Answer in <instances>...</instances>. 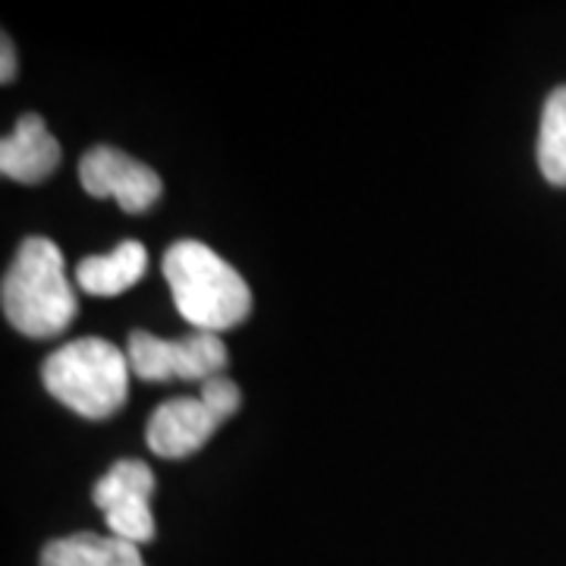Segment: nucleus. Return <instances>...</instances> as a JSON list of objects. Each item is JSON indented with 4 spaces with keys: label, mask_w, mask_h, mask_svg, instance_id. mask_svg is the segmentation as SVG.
Masks as SVG:
<instances>
[{
    "label": "nucleus",
    "mask_w": 566,
    "mask_h": 566,
    "mask_svg": "<svg viewBox=\"0 0 566 566\" xmlns=\"http://www.w3.org/2000/svg\"><path fill=\"white\" fill-rule=\"evenodd\" d=\"M202 400L208 403V409L218 416V419H230L240 403H243V397H240V387L233 385V381H227V378H211V381H205L202 387Z\"/></svg>",
    "instance_id": "nucleus-12"
},
{
    "label": "nucleus",
    "mask_w": 566,
    "mask_h": 566,
    "mask_svg": "<svg viewBox=\"0 0 566 566\" xmlns=\"http://www.w3.org/2000/svg\"><path fill=\"white\" fill-rule=\"evenodd\" d=\"M3 315L20 334L48 340L76 318V293L66 281L63 252L48 237H29L20 245L0 286Z\"/></svg>",
    "instance_id": "nucleus-1"
},
{
    "label": "nucleus",
    "mask_w": 566,
    "mask_h": 566,
    "mask_svg": "<svg viewBox=\"0 0 566 566\" xmlns=\"http://www.w3.org/2000/svg\"><path fill=\"white\" fill-rule=\"evenodd\" d=\"M129 359L102 337H82L48 356L41 381L54 400L85 419L114 416L129 394Z\"/></svg>",
    "instance_id": "nucleus-3"
},
{
    "label": "nucleus",
    "mask_w": 566,
    "mask_h": 566,
    "mask_svg": "<svg viewBox=\"0 0 566 566\" xmlns=\"http://www.w3.org/2000/svg\"><path fill=\"white\" fill-rule=\"evenodd\" d=\"M82 189L95 199H114L126 214H142L161 199V177L120 148L98 145L82 155Z\"/></svg>",
    "instance_id": "nucleus-6"
},
{
    "label": "nucleus",
    "mask_w": 566,
    "mask_h": 566,
    "mask_svg": "<svg viewBox=\"0 0 566 566\" xmlns=\"http://www.w3.org/2000/svg\"><path fill=\"white\" fill-rule=\"evenodd\" d=\"M57 164L61 145L39 114H22L17 129L0 142V174L10 180L32 186L48 180L57 170Z\"/></svg>",
    "instance_id": "nucleus-8"
},
{
    "label": "nucleus",
    "mask_w": 566,
    "mask_h": 566,
    "mask_svg": "<svg viewBox=\"0 0 566 566\" xmlns=\"http://www.w3.org/2000/svg\"><path fill=\"white\" fill-rule=\"evenodd\" d=\"M151 491H155V475L145 463L120 460L111 465V472L92 491L95 504L104 510L111 535L133 545H145L155 538V516L148 506Z\"/></svg>",
    "instance_id": "nucleus-5"
},
{
    "label": "nucleus",
    "mask_w": 566,
    "mask_h": 566,
    "mask_svg": "<svg viewBox=\"0 0 566 566\" xmlns=\"http://www.w3.org/2000/svg\"><path fill=\"white\" fill-rule=\"evenodd\" d=\"M218 424L221 419L208 409L202 397H177L151 412L145 438H148V450L155 457L182 460V457L202 450Z\"/></svg>",
    "instance_id": "nucleus-7"
},
{
    "label": "nucleus",
    "mask_w": 566,
    "mask_h": 566,
    "mask_svg": "<svg viewBox=\"0 0 566 566\" xmlns=\"http://www.w3.org/2000/svg\"><path fill=\"white\" fill-rule=\"evenodd\" d=\"M538 167L547 182L566 186V85L547 95L538 129Z\"/></svg>",
    "instance_id": "nucleus-11"
},
{
    "label": "nucleus",
    "mask_w": 566,
    "mask_h": 566,
    "mask_svg": "<svg viewBox=\"0 0 566 566\" xmlns=\"http://www.w3.org/2000/svg\"><path fill=\"white\" fill-rule=\"evenodd\" d=\"M164 277L180 315L196 331L218 334L243 324L252 312V293L240 271L196 240H180L167 249Z\"/></svg>",
    "instance_id": "nucleus-2"
},
{
    "label": "nucleus",
    "mask_w": 566,
    "mask_h": 566,
    "mask_svg": "<svg viewBox=\"0 0 566 566\" xmlns=\"http://www.w3.org/2000/svg\"><path fill=\"white\" fill-rule=\"evenodd\" d=\"M145 268H148L145 245L126 240L107 255L82 259L76 268V283L92 296H117V293H126L133 283H139Z\"/></svg>",
    "instance_id": "nucleus-9"
},
{
    "label": "nucleus",
    "mask_w": 566,
    "mask_h": 566,
    "mask_svg": "<svg viewBox=\"0 0 566 566\" xmlns=\"http://www.w3.org/2000/svg\"><path fill=\"white\" fill-rule=\"evenodd\" d=\"M41 566H145V560L139 545L133 542H123L117 535L102 538L92 532H80L44 547Z\"/></svg>",
    "instance_id": "nucleus-10"
},
{
    "label": "nucleus",
    "mask_w": 566,
    "mask_h": 566,
    "mask_svg": "<svg viewBox=\"0 0 566 566\" xmlns=\"http://www.w3.org/2000/svg\"><path fill=\"white\" fill-rule=\"evenodd\" d=\"M17 76V51H13V41L3 35L0 41V82H10Z\"/></svg>",
    "instance_id": "nucleus-13"
},
{
    "label": "nucleus",
    "mask_w": 566,
    "mask_h": 566,
    "mask_svg": "<svg viewBox=\"0 0 566 566\" xmlns=\"http://www.w3.org/2000/svg\"><path fill=\"white\" fill-rule=\"evenodd\" d=\"M126 359L133 375H139L142 381H211L227 365V346L218 340V334L205 331H196L180 340H161L155 334L136 331L129 337Z\"/></svg>",
    "instance_id": "nucleus-4"
}]
</instances>
